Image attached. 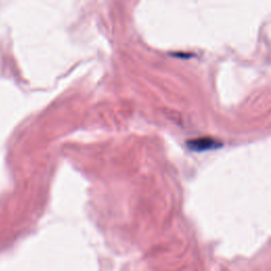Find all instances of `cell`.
Segmentation results:
<instances>
[{
	"instance_id": "6da1fadb",
	"label": "cell",
	"mask_w": 271,
	"mask_h": 271,
	"mask_svg": "<svg viewBox=\"0 0 271 271\" xmlns=\"http://www.w3.org/2000/svg\"><path fill=\"white\" fill-rule=\"evenodd\" d=\"M187 147L195 152H203L219 148L220 143L213 138H198L190 141L187 143Z\"/></svg>"
}]
</instances>
